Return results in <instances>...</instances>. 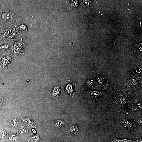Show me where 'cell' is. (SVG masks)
<instances>
[{"instance_id": "1", "label": "cell", "mask_w": 142, "mask_h": 142, "mask_svg": "<svg viewBox=\"0 0 142 142\" xmlns=\"http://www.w3.org/2000/svg\"><path fill=\"white\" fill-rule=\"evenodd\" d=\"M118 120L120 126L127 134L134 133L137 130L135 122L128 112L122 113Z\"/></svg>"}, {"instance_id": "2", "label": "cell", "mask_w": 142, "mask_h": 142, "mask_svg": "<svg viewBox=\"0 0 142 142\" xmlns=\"http://www.w3.org/2000/svg\"><path fill=\"white\" fill-rule=\"evenodd\" d=\"M25 46L22 40L16 41L13 46L14 54L16 56H20L25 53Z\"/></svg>"}, {"instance_id": "3", "label": "cell", "mask_w": 142, "mask_h": 142, "mask_svg": "<svg viewBox=\"0 0 142 142\" xmlns=\"http://www.w3.org/2000/svg\"><path fill=\"white\" fill-rule=\"evenodd\" d=\"M118 99L115 104V106L118 112H120L126 109L127 96L125 95H122Z\"/></svg>"}, {"instance_id": "4", "label": "cell", "mask_w": 142, "mask_h": 142, "mask_svg": "<svg viewBox=\"0 0 142 142\" xmlns=\"http://www.w3.org/2000/svg\"><path fill=\"white\" fill-rule=\"evenodd\" d=\"M94 83V80L93 77L91 76H87L83 80V88L86 90H91L93 88Z\"/></svg>"}, {"instance_id": "5", "label": "cell", "mask_w": 142, "mask_h": 142, "mask_svg": "<svg viewBox=\"0 0 142 142\" xmlns=\"http://www.w3.org/2000/svg\"><path fill=\"white\" fill-rule=\"evenodd\" d=\"M61 87L60 83H57L55 85L52 91V96L53 98L57 101H60Z\"/></svg>"}, {"instance_id": "6", "label": "cell", "mask_w": 142, "mask_h": 142, "mask_svg": "<svg viewBox=\"0 0 142 142\" xmlns=\"http://www.w3.org/2000/svg\"><path fill=\"white\" fill-rule=\"evenodd\" d=\"M97 79L101 88H106L108 87V82L107 78L104 75L99 74L97 75Z\"/></svg>"}, {"instance_id": "7", "label": "cell", "mask_w": 142, "mask_h": 142, "mask_svg": "<svg viewBox=\"0 0 142 142\" xmlns=\"http://www.w3.org/2000/svg\"><path fill=\"white\" fill-rule=\"evenodd\" d=\"M76 83H68L66 86L65 92L67 94L73 97L75 93Z\"/></svg>"}, {"instance_id": "8", "label": "cell", "mask_w": 142, "mask_h": 142, "mask_svg": "<svg viewBox=\"0 0 142 142\" xmlns=\"http://www.w3.org/2000/svg\"><path fill=\"white\" fill-rule=\"evenodd\" d=\"M129 111L130 112H133L139 111H141L142 107L141 103L139 101L136 102L129 107Z\"/></svg>"}, {"instance_id": "9", "label": "cell", "mask_w": 142, "mask_h": 142, "mask_svg": "<svg viewBox=\"0 0 142 142\" xmlns=\"http://www.w3.org/2000/svg\"><path fill=\"white\" fill-rule=\"evenodd\" d=\"M17 27L19 30L23 32L26 33L29 32V29L28 27L26 24L23 23H18Z\"/></svg>"}, {"instance_id": "10", "label": "cell", "mask_w": 142, "mask_h": 142, "mask_svg": "<svg viewBox=\"0 0 142 142\" xmlns=\"http://www.w3.org/2000/svg\"><path fill=\"white\" fill-rule=\"evenodd\" d=\"M21 120L24 123L29 126L36 127V125L34 122L31 120L26 117L22 118Z\"/></svg>"}, {"instance_id": "11", "label": "cell", "mask_w": 142, "mask_h": 142, "mask_svg": "<svg viewBox=\"0 0 142 142\" xmlns=\"http://www.w3.org/2000/svg\"><path fill=\"white\" fill-rule=\"evenodd\" d=\"M68 5L69 9L72 10H74L77 7L78 2L77 1H68Z\"/></svg>"}, {"instance_id": "12", "label": "cell", "mask_w": 142, "mask_h": 142, "mask_svg": "<svg viewBox=\"0 0 142 142\" xmlns=\"http://www.w3.org/2000/svg\"><path fill=\"white\" fill-rule=\"evenodd\" d=\"M10 60L9 57H2L0 62L1 65L4 67L6 66L9 63Z\"/></svg>"}, {"instance_id": "13", "label": "cell", "mask_w": 142, "mask_h": 142, "mask_svg": "<svg viewBox=\"0 0 142 142\" xmlns=\"http://www.w3.org/2000/svg\"><path fill=\"white\" fill-rule=\"evenodd\" d=\"M9 124L11 127L15 128L18 126V122L17 119L15 118H14L10 121Z\"/></svg>"}, {"instance_id": "14", "label": "cell", "mask_w": 142, "mask_h": 142, "mask_svg": "<svg viewBox=\"0 0 142 142\" xmlns=\"http://www.w3.org/2000/svg\"><path fill=\"white\" fill-rule=\"evenodd\" d=\"M113 142H134L135 141L125 139H114L111 140Z\"/></svg>"}, {"instance_id": "15", "label": "cell", "mask_w": 142, "mask_h": 142, "mask_svg": "<svg viewBox=\"0 0 142 142\" xmlns=\"http://www.w3.org/2000/svg\"><path fill=\"white\" fill-rule=\"evenodd\" d=\"M40 140L39 136L38 135H36L30 137L27 141L28 142H37Z\"/></svg>"}, {"instance_id": "16", "label": "cell", "mask_w": 142, "mask_h": 142, "mask_svg": "<svg viewBox=\"0 0 142 142\" xmlns=\"http://www.w3.org/2000/svg\"><path fill=\"white\" fill-rule=\"evenodd\" d=\"M134 122H135L136 125L138 127L140 128L141 130L142 129V117L138 118H136L134 119ZM137 127V126H136Z\"/></svg>"}, {"instance_id": "17", "label": "cell", "mask_w": 142, "mask_h": 142, "mask_svg": "<svg viewBox=\"0 0 142 142\" xmlns=\"http://www.w3.org/2000/svg\"><path fill=\"white\" fill-rule=\"evenodd\" d=\"M79 129L76 126H72L70 129V132L72 134H76L79 131Z\"/></svg>"}, {"instance_id": "18", "label": "cell", "mask_w": 142, "mask_h": 142, "mask_svg": "<svg viewBox=\"0 0 142 142\" xmlns=\"http://www.w3.org/2000/svg\"><path fill=\"white\" fill-rule=\"evenodd\" d=\"M12 14L7 12H6L2 14V17L5 19H7L12 17Z\"/></svg>"}, {"instance_id": "19", "label": "cell", "mask_w": 142, "mask_h": 142, "mask_svg": "<svg viewBox=\"0 0 142 142\" xmlns=\"http://www.w3.org/2000/svg\"><path fill=\"white\" fill-rule=\"evenodd\" d=\"M28 132V130L26 128L23 126H21L19 128V132L21 135H23L26 133Z\"/></svg>"}, {"instance_id": "20", "label": "cell", "mask_w": 142, "mask_h": 142, "mask_svg": "<svg viewBox=\"0 0 142 142\" xmlns=\"http://www.w3.org/2000/svg\"><path fill=\"white\" fill-rule=\"evenodd\" d=\"M6 132L2 129H0V137L4 140L6 137Z\"/></svg>"}, {"instance_id": "21", "label": "cell", "mask_w": 142, "mask_h": 142, "mask_svg": "<svg viewBox=\"0 0 142 142\" xmlns=\"http://www.w3.org/2000/svg\"><path fill=\"white\" fill-rule=\"evenodd\" d=\"M54 124L56 126L60 128L62 126L63 122L61 120H57L55 122Z\"/></svg>"}, {"instance_id": "22", "label": "cell", "mask_w": 142, "mask_h": 142, "mask_svg": "<svg viewBox=\"0 0 142 142\" xmlns=\"http://www.w3.org/2000/svg\"><path fill=\"white\" fill-rule=\"evenodd\" d=\"M137 78L135 77L132 78L131 79L130 83L132 85L135 86L137 84Z\"/></svg>"}, {"instance_id": "23", "label": "cell", "mask_w": 142, "mask_h": 142, "mask_svg": "<svg viewBox=\"0 0 142 142\" xmlns=\"http://www.w3.org/2000/svg\"><path fill=\"white\" fill-rule=\"evenodd\" d=\"M9 138L10 140H14L17 138L16 136L13 134H12L10 135Z\"/></svg>"}, {"instance_id": "24", "label": "cell", "mask_w": 142, "mask_h": 142, "mask_svg": "<svg viewBox=\"0 0 142 142\" xmlns=\"http://www.w3.org/2000/svg\"><path fill=\"white\" fill-rule=\"evenodd\" d=\"M9 48V46L6 44L3 45L0 47V49L2 50H5Z\"/></svg>"}, {"instance_id": "25", "label": "cell", "mask_w": 142, "mask_h": 142, "mask_svg": "<svg viewBox=\"0 0 142 142\" xmlns=\"http://www.w3.org/2000/svg\"><path fill=\"white\" fill-rule=\"evenodd\" d=\"M93 97H98L99 96V93L98 92H93L91 93Z\"/></svg>"}, {"instance_id": "26", "label": "cell", "mask_w": 142, "mask_h": 142, "mask_svg": "<svg viewBox=\"0 0 142 142\" xmlns=\"http://www.w3.org/2000/svg\"><path fill=\"white\" fill-rule=\"evenodd\" d=\"M134 142H142V139L141 138H140L138 140L135 141Z\"/></svg>"}, {"instance_id": "27", "label": "cell", "mask_w": 142, "mask_h": 142, "mask_svg": "<svg viewBox=\"0 0 142 142\" xmlns=\"http://www.w3.org/2000/svg\"><path fill=\"white\" fill-rule=\"evenodd\" d=\"M3 101V100L2 99H0V105H1Z\"/></svg>"}, {"instance_id": "28", "label": "cell", "mask_w": 142, "mask_h": 142, "mask_svg": "<svg viewBox=\"0 0 142 142\" xmlns=\"http://www.w3.org/2000/svg\"><path fill=\"white\" fill-rule=\"evenodd\" d=\"M32 131L34 133H36V132L35 131V130L34 129H32Z\"/></svg>"}, {"instance_id": "29", "label": "cell", "mask_w": 142, "mask_h": 142, "mask_svg": "<svg viewBox=\"0 0 142 142\" xmlns=\"http://www.w3.org/2000/svg\"><path fill=\"white\" fill-rule=\"evenodd\" d=\"M1 106V105H0V108Z\"/></svg>"}, {"instance_id": "30", "label": "cell", "mask_w": 142, "mask_h": 142, "mask_svg": "<svg viewBox=\"0 0 142 142\" xmlns=\"http://www.w3.org/2000/svg\"><path fill=\"white\" fill-rule=\"evenodd\" d=\"M67 142H69L67 141Z\"/></svg>"}]
</instances>
